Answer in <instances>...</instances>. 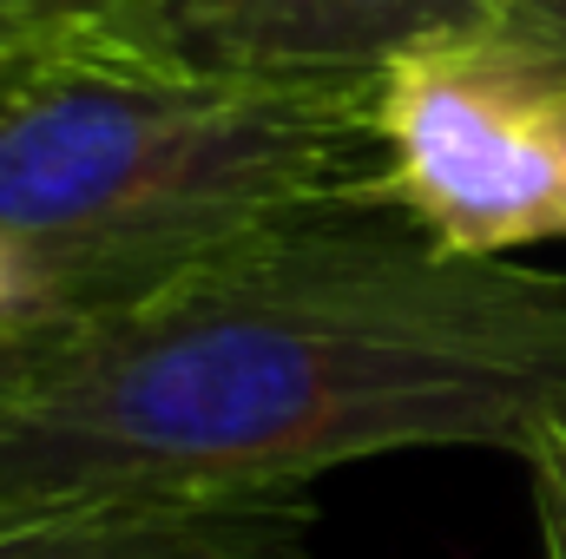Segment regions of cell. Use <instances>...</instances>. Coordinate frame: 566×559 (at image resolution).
<instances>
[{
    "instance_id": "2",
    "label": "cell",
    "mask_w": 566,
    "mask_h": 559,
    "mask_svg": "<svg viewBox=\"0 0 566 559\" xmlns=\"http://www.w3.org/2000/svg\"><path fill=\"white\" fill-rule=\"evenodd\" d=\"M356 198H396L382 93L238 86L113 33L0 46V251L33 329Z\"/></svg>"
},
{
    "instance_id": "5",
    "label": "cell",
    "mask_w": 566,
    "mask_h": 559,
    "mask_svg": "<svg viewBox=\"0 0 566 559\" xmlns=\"http://www.w3.org/2000/svg\"><path fill=\"white\" fill-rule=\"evenodd\" d=\"M0 559H316L303 494H80L0 507Z\"/></svg>"
},
{
    "instance_id": "4",
    "label": "cell",
    "mask_w": 566,
    "mask_h": 559,
    "mask_svg": "<svg viewBox=\"0 0 566 559\" xmlns=\"http://www.w3.org/2000/svg\"><path fill=\"white\" fill-rule=\"evenodd\" d=\"M501 13L507 0H133L113 40L238 86L382 93L428 53L488 46Z\"/></svg>"
},
{
    "instance_id": "1",
    "label": "cell",
    "mask_w": 566,
    "mask_h": 559,
    "mask_svg": "<svg viewBox=\"0 0 566 559\" xmlns=\"http://www.w3.org/2000/svg\"><path fill=\"white\" fill-rule=\"evenodd\" d=\"M560 409L566 271L461 257L402 198H356L60 323L0 389V507L303 494L416 447L521 461Z\"/></svg>"
},
{
    "instance_id": "11",
    "label": "cell",
    "mask_w": 566,
    "mask_h": 559,
    "mask_svg": "<svg viewBox=\"0 0 566 559\" xmlns=\"http://www.w3.org/2000/svg\"><path fill=\"white\" fill-rule=\"evenodd\" d=\"M554 99H560V119H566V93H554Z\"/></svg>"
},
{
    "instance_id": "10",
    "label": "cell",
    "mask_w": 566,
    "mask_h": 559,
    "mask_svg": "<svg viewBox=\"0 0 566 559\" xmlns=\"http://www.w3.org/2000/svg\"><path fill=\"white\" fill-rule=\"evenodd\" d=\"M7 329H33L27 323V289H20V271H13V257L0 251V336Z\"/></svg>"
},
{
    "instance_id": "6",
    "label": "cell",
    "mask_w": 566,
    "mask_h": 559,
    "mask_svg": "<svg viewBox=\"0 0 566 559\" xmlns=\"http://www.w3.org/2000/svg\"><path fill=\"white\" fill-rule=\"evenodd\" d=\"M494 46L514 53L547 93H566V0H507Z\"/></svg>"
},
{
    "instance_id": "3",
    "label": "cell",
    "mask_w": 566,
    "mask_h": 559,
    "mask_svg": "<svg viewBox=\"0 0 566 559\" xmlns=\"http://www.w3.org/2000/svg\"><path fill=\"white\" fill-rule=\"evenodd\" d=\"M396 198L461 257L566 238L560 99L494 40L428 53L382 86Z\"/></svg>"
},
{
    "instance_id": "9",
    "label": "cell",
    "mask_w": 566,
    "mask_h": 559,
    "mask_svg": "<svg viewBox=\"0 0 566 559\" xmlns=\"http://www.w3.org/2000/svg\"><path fill=\"white\" fill-rule=\"evenodd\" d=\"M46 342H53V329H7V336H0V389L20 382V376L46 356Z\"/></svg>"
},
{
    "instance_id": "7",
    "label": "cell",
    "mask_w": 566,
    "mask_h": 559,
    "mask_svg": "<svg viewBox=\"0 0 566 559\" xmlns=\"http://www.w3.org/2000/svg\"><path fill=\"white\" fill-rule=\"evenodd\" d=\"M133 0H0V46L27 40H73V33H119Z\"/></svg>"
},
{
    "instance_id": "8",
    "label": "cell",
    "mask_w": 566,
    "mask_h": 559,
    "mask_svg": "<svg viewBox=\"0 0 566 559\" xmlns=\"http://www.w3.org/2000/svg\"><path fill=\"white\" fill-rule=\"evenodd\" d=\"M521 467H527V494H534L541 559H566V409L527 441Z\"/></svg>"
}]
</instances>
